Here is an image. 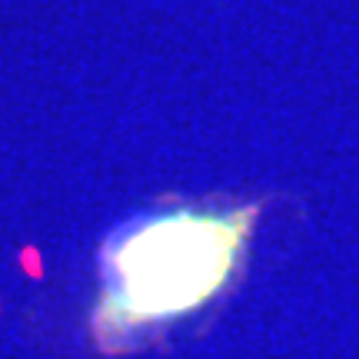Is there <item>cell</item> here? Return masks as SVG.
Returning <instances> with one entry per match:
<instances>
[{"label":"cell","mask_w":359,"mask_h":359,"mask_svg":"<svg viewBox=\"0 0 359 359\" xmlns=\"http://www.w3.org/2000/svg\"><path fill=\"white\" fill-rule=\"evenodd\" d=\"M259 206H173L116 230L100 257V339L203 309L243 263Z\"/></svg>","instance_id":"obj_1"}]
</instances>
